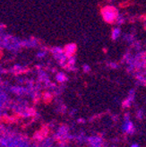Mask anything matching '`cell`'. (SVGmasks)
<instances>
[{
	"mask_svg": "<svg viewBox=\"0 0 146 147\" xmlns=\"http://www.w3.org/2000/svg\"><path fill=\"white\" fill-rule=\"evenodd\" d=\"M122 129L125 133H132L134 130V124L130 120H127L123 124Z\"/></svg>",
	"mask_w": 146,
	"mask_h": 147,
	"instance_id": "obj_1",
	"label": "cell"
},
{
	"mask_svg": "<svg viewBox=\"0 0 146 147\" xmlns=\"http://www.w3.org/2000/svg\"><path fill=\"white\" fill-rule=\"evenodd\" d=\"M131 147H139V144H131Z\"/></svg>",
	"mask_w": 146,
	"mask_h": 147,
	"instance_id": "obj_2",
	"label": "cell"
}]
</instances>
